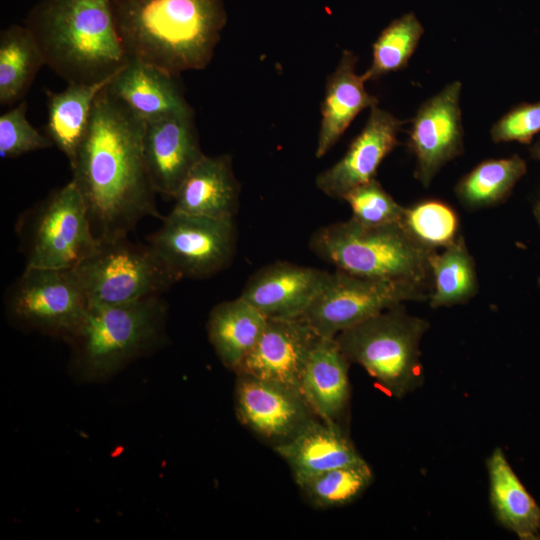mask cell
<instances>
[{
	"mask_svg": "<svg viewBox=\"0 0 540 540\" xmlns=\"http://www.w3.org/2000/svg\"><path fill=\"white\" fill-rule=\"evenodd\" d=\"M107 85L96 97L86 134L70 166L99 241L127 237L146 217L163 219L144 159L145 121Z\"/></svg>",
	"mask_w": 540,
	"mask_h": 540,
	"instance_id": "obj_1",
	"label": "cell"
},
{
	"mask_svg": "<svg viewBox=\"0 0 540 540\" xmlns=\"http://www.w3.org/2000/svg\"><path fill=\"white\" fill-rule=\"evenodd\" d=\"M129 57L172 76L212 60L227 14L222 0H111Z\"/></svg>",
	"mask_w": 540,
	"mask_h": 540,
	"instance_id": "obj_2",
	"label": "cell"
},
{
	"mask_svg": "<svg viewBox=\"0 0 540 540\" xmlns=\"http://www.w3.org/2000/svg\"><path fill=\"white\" fill-rule=\"evenodd\" d=\"M26 26L45 65L68 84L109 80L129 61L111 0H42L29 12Z\"/></svg>",
	"mask_w": 540,
	"mask_h": 540,
	"instance_id": "obj_3",
	"label": "cell"
},
{
	"mask_svg": "<svg viewBox=\"0 0 540 540\" xmlns=\"http://www.w3.org/2000/svg\"><path fill=\"white\" fill-rule=\"evenodd\" d=\"M309 248L336 269L432 292L437 250L418 241L400 222L370 227L351 217L317 229Z\"/></svg>",
	"mask_w": 540,
	"mask_h": 540,
	"instance_id": "obj_4",
	"label": "cell"
},
{
	"mask_svg": "<svg viewBox=\"0 0 540 540\" xmlns=\"http://www.w3.org/2000/svg\"><path fill=\"white\" fill-rule=\"evenodd\" d=\"M168 308L152 297L122 305L90 303L71 345L76 374L86 381L113 376L163 344Z\"/></svg>",
	"mask_w": 540,
	"mask_h": 540,
	"instance_id": "obj_5",
	"label": "cell"
},
{
	"mask_svg": "<svg viewBox=\"0 0 540 540\" xmlns=\"http://www.w3.org/2000/svg\"><path fill=\"white\" fill-rule=\"evenodd\" d=\"M429 323L401 305L389 308L335 339L349 363L360 365L390 396L402 398L423 383L420 341Z\"/></svg>",
	"mask_w": 540,
	"mask_h": 540,
	"instance_id": "obj_6",
	"label": "cell"
},
{
	"mask_svg": "<svg viewBox=\"0 0 540 540\" xmlns=\"http://www.w3.org/2000/svg\"><path fill=\"white\" fill-rule=\"evenodd\" d=\"M15 232L29 267L73 269L98 245L86 204L72 180L22 212Z\"/></svg>",
	"mask_w": 540,
	"mask_h": 540,
	"instance_id": "obj_7",
	"label": "cell"
},
{
	"mask_svg": "<svg viewBox=\"0 0 540 540\" xmlns=\"http://www.w3.org/2000/svg\"><path fill=\"white\" fill-rule=\"evenodd\" d=\"M74 271L90 303L122 305L161 296L180 277L147 243L99 241Z\"/></svg>",
	"mask_w": 540,
	"mask_h": 540,
	"instance_id": "obj_8",
	"label": "cell"
},
{
	"mask_svg": "<svg viewBox=\"0 0 540 540\" xmlns=\"http://www.w3.org/2000/svg\"><path fill=\"white\" fill-rule=\"evenodd\" d=\"M89 305L74 268L26 266L4 293L5 312L14 325L65 341L78 330Z\"/></svg>",
	"mask_w": 540,
	"mask_h": 540,
	"instance_id": "obj_9",
	"label": "cell"
},
{
	"mask_svg": "<svg viewBox=\"0 0 540 540\" xmlns=\"http://www.w3.org/2000/svg\"><path fill=\"white\" fill-rule=\"evenodd\" d=\"M430 292L409 284L372 279L339 269L299 318L319 336L341 332L403 302L429 300Z\"/></svg>",
	"mask_w": 540,
	"mask_h": 540,
	"instance_id": "obj_10",
	"label": "cell"
},
{
	"mask_svg": "<svg viewBox=\"0 0 540 540\" xmlns=\"http://www.w3.org/2000/svg\"><path fill=\"white\" fill-rule=\"evenodd\" d=\"M147 238L180 279H204L226 268L236 247L233 219H215L172 211Z\"/></svg>",
	"mask_w": 540,
	"mask_h": 540,
	"instance_id": "obj_11",
	"label": "cell"
},
{
	"mask_svg": "<svg viewBox=\"0 0 540 540\" xmlns=\"http://www.w3.org/2000/svg\"><path fill=\"white\" fill-rule=\"evenodd\" d=\"M235 411L240 423L273 449L320 419L298 388L243 373H237Z\"/></svg>",
	"mask_w": 540,
	"mask_h": 540,
	"instance_id": "obj_12",
	"label": "cell"
},
{
	"mask_svg": "<svg viewBox=\"0 0 540 540\" xmlns=\"http://www.w3.org/2000/svg\"><path fill=\"white\" fill-rule=\"evenodd\" d=\"M461 83L446 85L417 110L408 146L416 157L415 177L428 187L439 170L464 150L459 106Z\"/></svg>",
	"mask_w": 540,
	"mask_h": 540,
	"instance_id": "obj_13",
	"label": "cell"
},
{
	"mask_svg": "<svg viewBox=\"0 0 540 540\" xmlns=\"http://www.w3.org/2000/svg\"><path fill=\"white\" fill-rule=\"evenodd\" d=\"M143 152L155 191L174 198L188 173L205 155L193 113L145 121Z\"/></svg>",
	"mask_w": 540,
	"mask_h": 540,
	"instance_id": "obj_14",
	"label": "cell"
},
{
	"mask_svg": "<svg viewBox=\"0 0 540 540\" xmlns=\"http://www.w3.org/2000/svg\"><path fill=\"white\" fill-rule=\"evenodd\" d=\"M330 273L276 261L256 271L240 296L267 319H299L324 289Z\"/></svg>",
	"mask_w": 540,
	"mask_h": 540,
	"instance_id": "obj_15",
	"label": "cell"
},
{
	"mask_svg": "<svg viewBox=\"0 0 540 540\" xmlns=\"http://www.w3.org/2000/svg\"><path fill=\"white\" fill-rule=\"evenodd\" d=\"M403 122L390 112L371 107L361 132L351 142L344 156L316 178V186L334 199L375 178L383 159L398 145Z\"/></svg>",
	"mask_w": 540,
	"mask_h": 540,
	"instance_id": "obj_16",
	"label": "cell"
},
{
	"mask_svg": "<svg viewBox=\"0 0 540 540\" xmlns=\"http://www.w3.org/2000/svg\"><path fill=\"white\" fill-rule=\"evenodd\" d=\"M319 337L301 319H268L258 342L235 373L299 389L304 366Z\"/></svg>",
	"mask_w": 540,
	"mask_h": 540,
	"instance_id": "obj_17",
	"label": "cell"
},
{
	"mask_svg": "<svg viewBox=\"0 0 540 540\" xmlns=\"http://www.w3.org/2000/svg\"><path fill=\"white\" fill-rule=\"evenodd\" d=\"M175 76L129 59L108 83V90L144 121L193 113Z\"/></svg>",
	"mask_w": 540,
	"mask_h": 540,
	"instance_id": "obj_18",
	"label": "cell"
},
{
	"mask_svg": "<svg viewBox=\"0 0 540 540\" xmlns=\"http://www.w3.org/2000/svg\"><path fill=\"white\" fill-rule=\"evenodd\" d=\"M240 187L229 155H204L174 196L173 210L215 219H233Z\"/></svg>",
	"mask_w": 540,
	"mask_h": 540,
	"instance_id": "obj_19",
	"label": "cell"
},
{
	"mask_svg": "<svg viewBox=\"0 0 540 540\" xmlns=\"http://www.w3.org/2000/svg\"><path fill=\"white\" fill-rule=\"evenodd\" d=\"M349 364L335 338L320 336L308 356L299 390L323 421L339 424L347 408Z\"/></svg>",
	"mask_w": 540,
	"mask_h": 540,
	"instance_id": "obj_20",
	"label": "cell"
},
{
	"mask_svg": "<svg viewBox=\"0 0 540 540\" xmlns=\"http://www.w3.org/2000/svg\"><path fill=\"white\" fill-rule=\"evenodd\" d=\"M274 450L288 464L296 484L325 471L363 460L340 424L321 419Z\"/></svg>",
	"mask_w": 540,
	"mask_h": 540,
	"instance_id": "obj_21",
	"label": "cell"
},
{
	"mask_svg": "<svg viewBox=\"0 0 540 540\" xmlns=\"http://www.w3.org/2000/svg\"><path fill=\"white\" fill-rule=\"evenodd\" d=\"M357 60L352 51L344 50L335 71L327 79L315 153L317 158L324 156L338 142L362 110L378 103L377 98L366 90L363 75L355 72Z\"/></svg>",
	"mask_w": 540,
	"mask_h": 540,
	"instance_id": "obj_22",
	"label": "cell"
},
{
	"mask_svg": "<svg viewBox=\"0 0 540 540\" xmlns=\"http://www.w3.org/2000/svg\"><path fill=\"white\" fill-rule=\"evenodd\" d=\"M267 318L241 296L214 306L207 334L221 363L236 371L261 337Z\"/></svg>",
	"mask_w": 540,
	"mask_h": 540,
	"instance_id": "obj_23",
	"label": "cell"
},
{
	"mask_svg": "<svg viewBox=\"0 0 540 540\" xmlns=\"http://www.w3.org/2000/svg\"><path fill=\"white\" fill-rule=\"evenodd\" d=\"M490 501L499 523L523 540L540 539V507L517 477L504 452L487 460Z\"/></svg>",
	"mask_w": 540,
	"mask_h": 540,
	"instance_id": "obj_24",
	"label": "cell"
},
{
	"mask_svg": "<svg viewBox=\"0 0 540 540\" xmlns=\"http://www.w3.org/2000/svg\"><path fill=\"white\" fill-rule=\"evenodd\" d=\"M111 79L94 84L70 83L60 92L46 91V136L70 166L86 134L96 97Z\"/></svg>",
	"mask_w": 540,
	"mask_h": 540,
	"instance_id": "obj_25",
	"label": "cell"
},
{
	"mask_svg": "<svg viewBox=\"0 0 540 540\" xmlns=\"http://www.w3.org/2000/svg\"><path fill=\"white\" fill-rule=\"evenodd\" d=\"M43 65L40 48L26 25L3 29L0 33V104L7 106L22 99Z\"/></svg>",
	"mask_w": 540,
	"mask_h": 540,
	"instance_id": "obj_26",
	"label": "cell"
},
{
	"mask_svg": "<svg viewBox=\"0 0 540 540\" xmlns=\"http://www.w3.org/2000/svg\"><path fill=\"white\" fill-rule=\"evenodd\" d=\"M526 171V162L518 155L485 160L459 180L455 194L468 209L495 206L509 197Z\"/></svg>",
	"mask_w": 540,
	"mask_h": 540,
	"instance_id": "obj_27",
	"label": "cell"
},
{
	"mask_svg": "<svg viewBox=\"0 0 540 540\" xmlns=\"http://www.w3.org/2000/svg\"><path fill=\"white\" fill-rule=\"evenodd\" d=\"M432 277L429 303L433 308L466 303L477 293L474 259L462 236L433 256Z\"/></svg>",
	"mask_w": 540,
	"mask_h": 540,
	"instance_id": "obj_28",
	"label": "cell"
},
{
	"mask_svg": "<svg viewBox=\"0 0 540 540\" xmlns=\"http://www.w3.org/2000/svg\"><path fill=\"white\" fill-rule=\"evenodd\" d=\"M372 481V470L363 459L317 474L297 485L314 507L327 509L352 503Z\"/></svg>",
	"mask_w": 540,
	"mask_h": 540,
	"instance_id": "obj_29",
	"label": "cell"
},
{
	"mask_svg": "<svg viewBox=\"0 0 540 540\" xmlns=\"http://www.w3.org/2000/svg\"><path fill=\"white\" fill-rule=\"evenodd\" d=\"M423 33V26L413 13L392 21L373 44L372 63L363 74L365 80L405 68Z\"/></svg>",
	"mask_w": 540,
	"mask_h": 540,
	"instance_id": "obj_30",
	"label": "cell"
},
{
	"mask_svg": "<svg viewBox=\"0 0 540 540\" xmlns=\"http://www.w3.org/2000/svg\"><path fill=\"white\" fill-rule=\"evenodd\" d=\"M400 223L418 241L435 250L446 248L459 236L457 213L440 200H425L405 208Z\"/></svg>",
	"mask_w": 540,
	"mask_h": 540,
	"instance_id": "obj_31",
	"label": "cell"
},
{
	"mask_svg": "<svg viewBox=\"0 0 540 540\" xmlns=\"http://www.w3.org/2000/svg\"><path fill=\"white\" fill-rule=\"evenodd\" d=\"M343 200L349 204L352 218L370 227L399 223L405 210L375 178L349 191Z\"/></svg>",
	"mask_w": 540,
	"mask_h": 540,
	"instance_id": "obj_32",
	"label": "cell"
},
{
	"mask_svg": "<svg viewBox=\"0 0 540 540\" xmlns=\"http://www.w3.org/2000/svg\"><path fill=\"white\" fill-rule=\"evenodd\" d=\"M27 104L17 106L0 116V156L16 158L23 154L54 146L52 141L35 129L26 118Z\"/></svg>",
	"mask_w": 540,
	"mask_h": 540,
	"instance_id": "obj_33",
	"label": "cell"
},
{
	"mask_svg": "<svg viewBox=\"0 0 540 540\" xmlns=\"http://www.w3.org/2000/svg\"><path fill=\"white\" fill-rule=\"evenodd\" d=\"M540 132V101L523 103L504 114L491 128L492 140L529 144Z\"/></svg>",
	"mask_w": 540,
	"mask_h": 540,
	"instance_id": "obj_34",
	"label": "cell"
},
{
	"mask_svg": "<svg viewBox=\"0 0 540 540\" xmlns=\"http://www.w3.org/2000/svg\"><path fill=\"white\" fill-rule=\"evenodd\" d=\"M530 155L533 159L540 161V137L530 148Z\"/></svg>",
	"mask_w": 540,
	"mask_h": 540,
	"instance_id": "obj_35",
	"label": "cell"
},
{
	"mask_svg": "<svg viewBox=\"0 0 540 540\" xmlns=\"http://www.w3.org/2000/svg\"><path fill=\"white\" fill-rule=\"evenodd\" d=\"M534 215L540 226V201H538L534 207Z\"/></svg>",
	"mask_w": 540,
	"mask_h": 540,
	"instance_id": "obj_36",
	"label": "cell"
}]
</instances>
